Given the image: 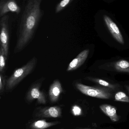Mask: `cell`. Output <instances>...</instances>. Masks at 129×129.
<instances>
[{
    "label": "cell",
    "mask_w": 129,
    "mask_h": 129,
    "mask_svg": "<svg viewBox=\"0 0 129 129\" xmlns=\"http://www.w3.org/2000/svg\"><path fill=\"white\" fill-rule=\"evenodd\" d=\"M100 107L113 122H117L119 120L120 117L117 113V109L115 107L110 105L103 104L100 105Z\"/></svg>",
    "instance_id": "obj_12"
},
{
    "label": "cell",
    "mask_w": 129,
    "mask_h": 129,
    "mask_svg": "<svg viewBox=\"0 0 129 129\" xmlns=\"http://www.w3.org/2000/svg\"><path fill=\"white\" fill-rule=\"evenodd\" d=\"M75 86L79 91L88 96L105 99H110L112 98L111 92L106 89L94 88L80 83H76Z\"/></svg>",
    "instance_id": "obj_3"
},
{
    "label": "cell",
    "mask_w": 129,
    "mask_h": 129,
    "mask_svg": "<svg viewBox=\"0 0 129 129\" xmlns=\"http://www.w3.org/2000/svg\"><path fill=\"white\" fill-rule=\"evenodd\" d=\"M63 91L62 85L60 81L58 80H54L50 86L48 91V95L51 102H57Z\"/></svg>",
    "instance_id": "obj_9"
},
{
    "label": "cell",
    "mask_w": 129,
    "mask_h": 129,
    "mask_svg": "<svg viewBox=\"0 0 129 129\" xmlns=\"http://www.w3.org/2000/svg\"><path fill=\"white\" fill-rule=\"evenodd\" d=\"M115 101L129 103V98L123 92H119L115 95Z\"/></svg>",
    "instance_id": "obj_15"
},
{
    "label": "cell",
    "mask_w": 129,
    "mask_h": 129,
    "mask_svg": "<svg viewBox=\"0 0 129 129\" xmlns=\"http://www.w3.org/2000/svg\"><path fill=\"white\" fill-rule=\"evenodd\" d=\"M60 123L58 121L48 122L45 119L36 120L29 122L26 129H47Z\"/></svg>",
    "instance_id": "obj_10"
},
{
    "label": "cell",
    "mask_w": 129,
    "mask_h": 129,
    "mask_svg": "<svg viewBox=\"0 0 129 129\" xmlns=\"http://www.w3.org/2000/svg\"><path fill=\"white\" fill-rule=\"evenodd\" d=\"M33 115L39 119L60 118L62 116V109L58 106L39 108L34 111Z\"/></svg>",
    "instance_id": "obj_4"
},
{
    "label": "cell",
    "mask_w": 129,
    "mask_h": 129,
    "mask_svg": "<svg viewBox=\"0 0 129 129\" xmlns=\"http://www.w3.org/2000/svg\"><path fill=\"white\" fill-rule=\"evenodd\" d=\"M89 50L86 49L81 52L74 58L69 64L67 69V71L76 70L83 64L86 60L89 53Z\"/></svg>",
    "instance_id": "obj_11"
},
{
    "label": "cell",
    "mask_w": 129,
    "mask_h": 129,
    "mask_svg": "<svg viewBox=\"0 0 129 129\" xmlns=\"http://www.w3.org/2000/svg\"><path fill=\"white\" fill-rule=\"evenodd\" d=\"M104 20L106 26L114 38L120 44H124L123 37L116 24L107 15H104Z\"/></svg>",
    "instance_id": "obj_7"
},
{
    "label": "cell",
    "mask_w": 129,
    "mask_h": 129,
    "mask_svg": "<svg viewBox=\"0 0 129 129\" xmlns=\"http://www.w3.org/2000/svg\"><path fill=\"white\" fill-rule=\"evenodd\" d=\"M115 68L118 71L129 73V62L125 60H120L116 63Z\"/></svg>",
    "instance_id": "obj_13"
},
{
    "label": "cell",
    "mask_w": 129,
    "mask_h": 129,
    "mask_svg": "<svg viewBox=\"0 0 129 129\" xmlns=\"http://www.w3.org/2000/svg\"><path fill=\"white\" fill-rule=\"evenodd\" d=\"M92 80L94 82L101 85L110 88L112 89H114L116 88V86L114 85L111 84L108 82H107L105 80H103L101 79H92Z\"/></svg>",
    "instance_id": "obj_17"
},
{
    "label": "cell",
    "mask_w": 129,
    "mask_h": 129,
    "mask_svg": "<svg viewBox=\"0 0 129 129\" xmlns=\"http://www.w3.org/2000/svg\"><path fill=\"white\" fill-rule=\"evenodd\" d=\"M73 0H62L56 7L55 10L56 13H57L63 10Z\"/></svg>",
    "instance_id": "obj_16"
},
{
    "label": "cell",
    "mask_w": 129,
    "mask_h": 129,
    "mask_svg": "<svg viewBox=\"0 0 129 129\" xmlns=\"http://www.w3.org/2000/svg\"><path fill=\"white\" fill-rule=\"evenodd\" d=\"M73 129H91V128H82Z\"/></svg>",
    "instance_id": "obj_20"
},
{
    "label": "cell",
    "mask_w": 129,
    "mask_h": 129,
    "mask_svg": "<svg viewBox=\"0 0 129 129\" xmlns=\"http://www.w3.org/2000/svg\"><path fill=\"white\" fill-rule=\"evenodd\" d=\"M39 84H36L32 86L27 92L26 95L27 101L32 102L36 99L39 104H45L46 103V99L44 93L39 89Z\"/></svg>",
    "instance_id": "obj_6"
},
{
    "label": "cell",
    "mask_w": 129,
    "mask_h": 129,
    "mask_svg": "<svg viewBox=\"0 0 129 129\" xmlns=\"http://www.w3.org/2000/svg\"><path fill=\"white\" fill-rule=\"evenodd\" d=\"M42 0H23V11L21 17L19 35L14 50L22 51L29 42L42 16L41 4Z\"/></svg>",
    "instance_id": "obj_1"
},
{
    "label": "cell",
    "mask_w": 129,
    "mask_h": 129,
    "mask_svg": "<svg viewBox=\"0 0 129 129\" xmlns=\"http://www.w3.org/2000/svg\"><path fill=\"white\" fill-rule=\"evenodd\" d=\"M72 111L75 115H81L82 113V110L79 107L77 106H75L73 107V109H72Z\"/></svg>",
    "instance_id": "obj_19"
},
{
    "label": "cell",
    "mask_w": 129,
    "mask_h": 129,
    "mask_svg": "<svg viewBox=\"0 0 129 129\" xmlns=\"http://www.w3.org/2000/svg\"></svg>",
    "instance_id": "obj_21"
},
{
    "label": "cell",
    "mask_w": 129,
    "mask_h": 129,
    "mask_svg": "<svg viewBox=\"0 0 129 129\" xmlns=\"http://www.w3.org/2000/svg\"><path fill=\"white\" fill-rule=\"evenodd\" d=\"M21 9L15 0H1L0 4V16H3L9 12L18 14Z\"/></svg>",
    "instance_id": "obj_8"
},
{
    "label": "cell",
    "mask_w": 129,
    "mask_h": 129,
    "mask_svg": "<svg viewBox=\"0 0 129 129\" xmlns=\"http://www.w3.org/2000/svg\"><path fill=\"white\" fill-rule=\"evenodd\" d=\"M37 63V59L33 57L24 66L16 70L6 82V89L11 90L19 83L33 71Z\"/></svg>",
    "instance_id": "obj_2"
},
{
    "label": "cell",
    "mask_w": 129,
    "mask_h": 129,
    "mask_svg": "<svg viewBox=\"0 0 129 129\" xmlns=\"http://www.w3.org/2000/svg\"><path fill=\"white\" fill-rule=\"evenodd\" d=\"M0 49V71L3 72L5 66V61L7 59V57L5 54L4 50L2 46L1 45Z\"/></svg>",
    "instance_id": "obj_14"
},
{
    "label": "cell",
    "mask_w": 129,
    "mask_h": 129,
    "mask_svg": "<svg viewBox=\"0 0 129 129\" xmlns=\"http://www.w3.org/2000/svg\"><path fill=\"white\" fill-rule=\"evenodd\" d=\"M9 16L5 15L1 18L0 21L1 25V44L4 50L5 54L7 57L9 51V32L8 28Z\"/></svg>",
    "instance_id": "obj_5"
},
{
    "label": "cell",
    "mask_w": 129,
    "mask_h": 129,
    "mask_svg": "<svg viewBox=\"0 0 129 129\" xmlns=\"http://www.w3.org/2000/svg\"><path fill=\"white\" fill-rule=\"evenodd\" d=\"M5 81L4 77L1 74L0 76V91L1 93L3 92L4 88Z\"/></svg>",
    "instance_id": "obj_18"
}]
</instances>
